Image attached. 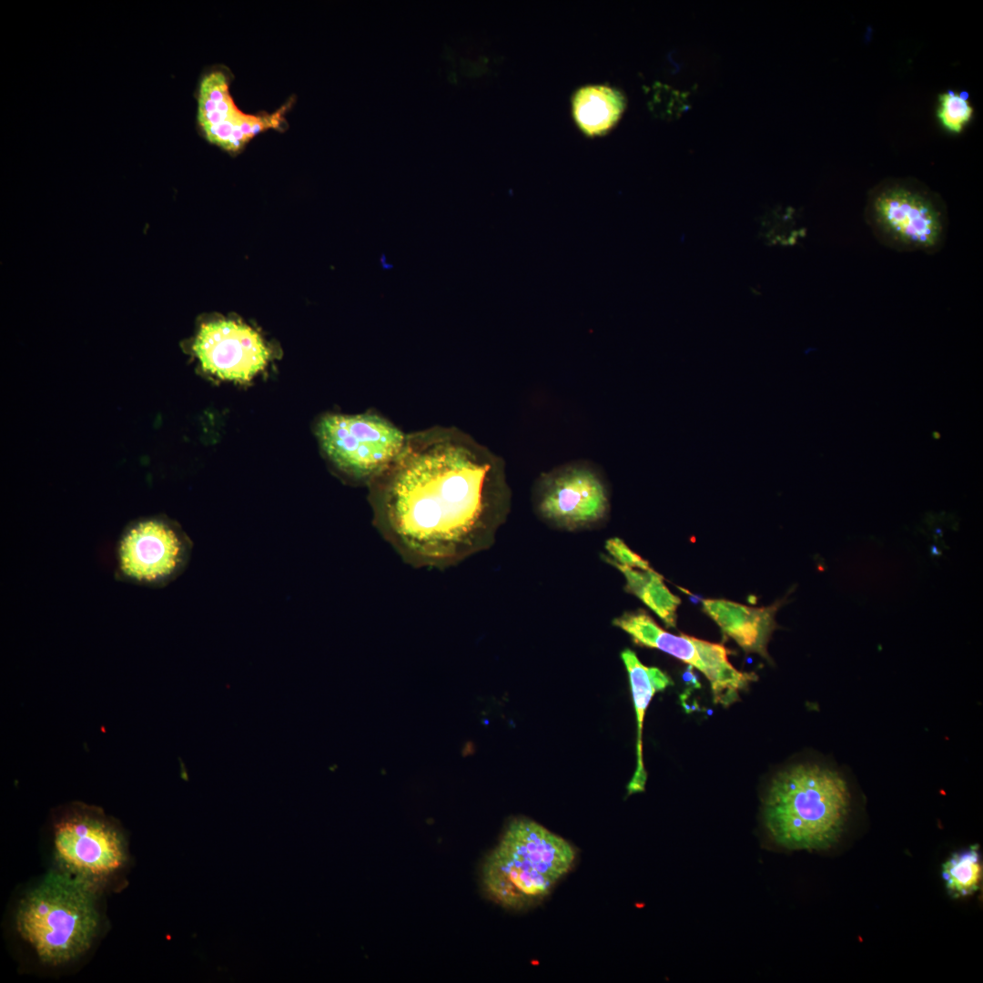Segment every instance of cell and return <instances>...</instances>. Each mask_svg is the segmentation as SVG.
Returning <instances> with one entry per match:
<instances>
[{"mask_svg":"<svg viewBox=\"0 0 983 983\" xmlns=\"http://www.w3.org/2000/svg\"><path fill=\"white\" fill-rule=\"evenodd\" d=\"M369 485L378 531L415 567L446 568L488 549L511 507L503 460L455 428L408 434Z\"/></svg>","mask_w":983,"mask_h":983,"instance_id":"cell-1","label":"cell"},{"mask_svg":"<svg viewBox=\"0 0 983 983\" xmlns=\"http://www.w3.org/2000/svg\"><path fill=\"white\" fill-rule=\"evenodd\" d=\"M106 895L47 870L14 900L9 927L29 961L48 972L81 963L106 931Z\"/></svg>","mask_w":983,"mask_h":983,"instance_id":"cell-2","label":"cell"},{"mask_svg":"<svg viewBox=\"0 0 983 983\" xmlns=\"http://www.w3.org/2000/svg\"><path fill=\"white\" fill-rule=\"evenodd\" d=\"M850 799L838 772L819 765H796L771 782L764 801L765 826L785 848L827 849L844 830Z\"/></svg>","mask_w":983,"mask_h":983,"instance_id":"cell-3","label":"cell"},{"mask_svg":"<svg viewBox=\"0 0 983 983\" xmlns=\"http://www.w3.org/2000/svg\"><path fill=\"white\" fill-rule=\"evenodd\" d=\"M48 870L106 895L127 884L131 854L121 824L96 806L70 802L50 814L45 839Z\"/></svg>","mask_w":983,"mask_h":983,"instance_id":"cell-4","label":"cell"},{"mask_svg":"<svg viewBox=\"0 0 983 983\" xmlns=\"http://www.w3.org/2000/svg\"><path fill=\"white\" fill-rule=\"evenodd\" d=\"M574 858L568 841L533 820L515 818L487 856L482 882L497 903L522 909L545 897Z\"/></svg>","mask_w":983,"mask_h":983,"instance_id":"cell-5","label":"cell"},{"mask_svg":"<svg viewBox=\"0 0 983 983\" xmlns=\"http://www.w3.org/2000/svg\"><path fill=\"white\" fill-rule=\"evenodd\" d=\"M865 220L875 238L897 252H939L947 240L949 218L943 198L924 183L908 177L887 178L868 193Z\"/></svg>","mask_w":983,"mask_h":983,"instance_id":"cell-6","label":"cell"},{"mask_svg":"<svg viewBox=\"0 0 983 983\" xmlns=\"http://www.w3.org/2000/svg\"><path fill=\"white\" fill-rule=\"evenodd\" d=\"M317 436L339 470L368 482L392 463L407 437L391 422L372 413L327 414L317 425Z\"/></svg>","mask_w":983,"mask_h":983,"instance_id":"cell-7","label":"cell"},{"mask_svg":"<svg viewBox=\"0 0 983 983\" xmlns=\"http://www.w3.org/2000/svg\"><path fill=\"white\" fill-rule=\"evenodd\" d=\"M613 624L628 633L634 644L661 650L702 672L709 680L714 701L725 706L754 680L752 673L735 669L728 661V650L684 633L675 635L662 629L644 610L625 612Z\"/></svg>","mask_w":983,"mask_h":983,"instance_id":"cell-8","label":"cell"},{"mask_svg":"<svg viewBox=\"0 0 983 983\" xmlns=\"http://www.w3.org/2000/svg\"><path fill=\"white\" fill-rule=\"evenodd\" d=\"M536 512L554 527L568 531L603 522L610 511L607 486L595 468L573 461L543 473L533 491Z\"/></svg>","mask_w":983,"mask_h":983,"instance_id":"cell-9","label":"cell"},{"mask_svg":"<svg viewBox=\"0 0 983 983\" xmlns=\"http://www.w3.org/2000/svg\"><path fill=\"white\" fill-rule=\"evenodd\" d=\"M192 350L204 370L219 379L241 383L251 380L264 370L270 358L269 350L258 331L228 319L201 324Z\"/></svg>","mask_w":983,"mask_h":983,"instance_id":"cell-10","label":"cell"},{"mask_svg":"<svg viewBox=\"0 0 983 983\" xmlns=\"http://www.w3.org/2000/svg\"><path fill=\"white\" fill-rule=\"evenodd\" d=\"M186 544L179 532L158 520L139 522L123 534L118 547L121 573L137 583H161L182 566Z\"/></svg>","mask_w":983,"mask_h":983,"instance_id":"cell-11","label":"cell"},{"mask_svg":"<svg viewBox=\"0 0 983 983\" xmlns=\"http://www.w3.org/2000/svg\"><path fill=\"white\" fill-rule=\"evenodd\" d=\"M197 118L207 140L225 150L238 152L248 141L249 115L239 111L234 104L221 71L210 72L200 80Z\"/></svg>","mask_w":983,"mask_h":983,"instance_id":"cell-12","label":"cell"},{"mask_svg":"<svg viewBox=\"0 0 983 983\" xmlns=\"http://www.w3.org/2000/svg\"><path fill=\"white\" fill-rule=\"evenodd\" d=\"M786 597L765 607H750L725 599L703 600V610L746 653L770 660L767 644L777 628L775 614Z\"/></svg>","mask_w":983,"mask_h":983,"instance_id":"cell-13","label":"cell"},{"mask_svg":"<svg viewBox=\"0 0 983 983\" xmlns=\"http://www.w3.org/2000/svg\"><path fill=\"white\" fill-rule=\"evenodd\" d=\"M621 658L629 675L637 722V761L636 769L627 785L628 796H630L644 791L647 778L643 759V725L646 708L654 694L664 690L673 684V682L659 668L643 664L636 654L630 649L623 650Z\"/></svg>","mask_w":983,"mask_h":983,"instance_id":"cell-14","label":"cell"},{"mask_svg":"<svg viewBox=\"0 0 983 983\" xmlns=\"http://www.w3.org/2000/svg\"><path fill=\"white\" fill-rule=\"evenodd\" d=\"M573 113L577 126L588 136L606 133L620 118L625 107L623 94L606 85H589L573 97Z\"/></svg>","mask_w":983,"mask_h":983,"instance_id":"cell-15","label":"cell"},{"mask_svg":"<svg viewBox=\"0 0 983 983\" xmlns=\"http://www.w3.org/2000/svg\"><path fill=\"white\" fill-rule=\"evenodd\" d=\"M603 560L613 565L623 574L626 581V592L637 596L657 614L667 627H675L676 611L681 600L670 592L660 573L652 568L642 570L623 566L607 556H604Z\"/></svg>","mask_w":983,"mask_h":983,"instance_id":"cell-16","label":"cell"},{"mask_svg":"<svg viewBox=\"0 0 983 983\" xmlns=\"http://www.w3.org/2000/svg\"><path fill=\"white\" fill-rule=\"evenodd\" d=\"M942 877L952 897H964L980 889L982 862L978 845L953 853L942 865Z\"/></svg>","mask_w":983,"mask_h":983,"instance_id":"cell-17","label":"cell"},{"mask_svg":"<svg viewBox=\"0 0 983 983\" xmlns=\"http://www.w3.org/2000/svg\"><path fill=\"white\" fill-rule=\"evenodd\" d=\"M974 114V107L965 94L948 90L938 96L937 119L949 134L962 133L972 121Z\"/></svg>","mask_w":983,"mask_h":983,"instance_id":"cell-18","label":"cell"},{"mask_svg":"<svg viewBox=\"0 0 983 983\" xmlns=\"http://www.w3.org/2000/svg\"><path fill=\"white\" fill-rule=\"evenodd\" d=\"M605 549L613 562L631 568L651 569L649 562L633 552L620 538H611L605 542Z\"/></svg>","mask_w":983,"mask_h":983,"instance_id":"cell-19","label":"cell"}]
</instances>
